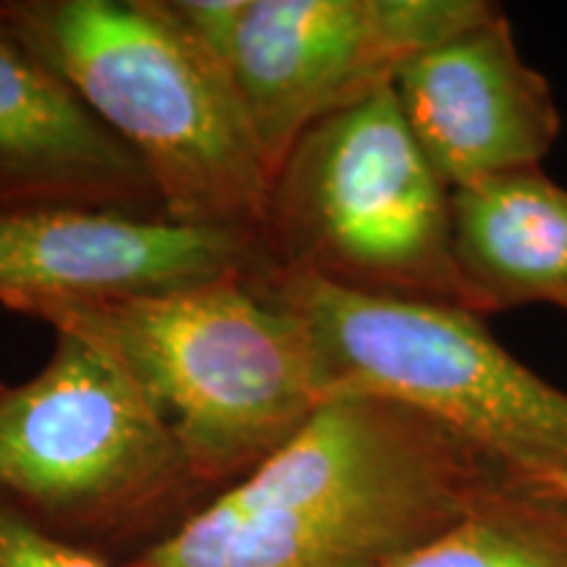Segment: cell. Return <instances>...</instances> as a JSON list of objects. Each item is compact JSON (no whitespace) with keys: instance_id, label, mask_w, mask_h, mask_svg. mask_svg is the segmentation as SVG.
I'll list each match as a JSON object with an SVG mask.
<instances>
[{"instance_id":"6da1fadb","label":"cell","mask_w":567,"mask_h":567,"mask_svg":"<svg viewBox=\"0 0 567 567\" xmlns=\"http://www.w3.org/2000/svg\"><path fill=\"white\" fill-rule=\"evenodd\" d=\"M515 478L423 410L334 396L258 471L122 567H392Z\"/></svg>"},{"instance_id":"7a4b0ae2","label":"cell","mask_w":567,"mask_h":567,"mask_svg":"<svg viewBox=\"0 0 567 567\" xmlns=\"http://www.w3.org/2000/svg\"><path fill=\"white\" fill-rule=\"evenodd\" d=\"M187 226H258L274 172L231 74L172 0H0Z\"/></svg>"},{"instance_id":"3957f363","label":"cell","mask_w":567,"mask_h":567,"mask_svg":"<svg viewBox=\"0 0 567 567\" xmlns=\"http://www.w3.org/2000/svg\"><path fill=\"white\" fill-rule=\"evenodd\" d=\"M21 316L109 354L213 496L292 442L323 402L300 318L247 281L61 297Z\"/></svg>"},{"instance_id":"277c9868","label":"cell","mask_w":567,"mask_h":567,"mask_svg":"<svg viewBox=\"0 0 567 567\" xmlns=\"http://www.w3.org/2000/svg\"><path fill=\"white\" fill-rule=\"evenodd\" d=\"M53 334L32 379L0 381V496L122 567L213 494L130 375L84 339Z\"/></svg>"},{"instance_id":"5b68a950","label":"cell","mask_w":567,"mask_h":567,"mask_svg":"<svg viewBox=\"0 0 567 567\" xmlns=\"http://www.w3.org/2000/svg\"><path fill=\"white\" fill-rule=\"evenodd\" d=\"M260 237L274 271L476 313L455 252L452 189L415 142L392 84L295 142L274 174Z\"/></svg>"},{"instance_id":"8992f818","label":"cell","mask_w":567,"mask_h":567,"mask_svg":"<svg viewBox=\"0 0 567 567\" xmlns=\"http://www.w3.org/2000/svg\"><path fill=\"white\" fill-rule=\"evenodd\" d=\"M255 289L300 318L323 402H405L517 478L567 473V392L496 342L486 318L352 295L302 274L274 271Z\"/></svg>"},{"instance_id":"52a82bcc","label":"cell","mask_w":567,"mask_h":567,"mask_svg":"<svg viewBox=\"0 0 567 567\" xmlns=\"http://www.w3.org/2000/svg\"><path fill=\"white\" fill-rule=\"evenodd\" d=\"M231 74L276 174L310 126L499 11L492 0H172Z\"/></svg>"},{"instance_id":"ba28073f","label":"cell","mask_w":567,"mask_h":567,"mask_svg":"<svg viewBox=\"0 0 567 567\" xmlns=\"http://www.w3.org/2000/svg\"><path fill=\"white\" fill-rule=\"evenodd\" d=\"M274 274L258 226H187L69 205L0 203V305L161 295Z\"/></svg>"},{"instance_id":"9c48e42d","label":"cell","mask_w":567,"mask_h":567,"mask_svg":"<svg viewBox=\"0 0 567 567\" xmlns=\"http://www.w3.org/2000/svg\"><path fill=\"white\" fill-rule=\"evenodd\" d=\"M392 87L452 193L542 172L563 130L549 80L523 59L502 9L408 61Z\"/></svg>"},{"instance_id":"30bf717a","label":"cell","mask_w":567,"mask_h":567,"mask_svg":"<svg viewBox=\"0 0 567 567\" xmlns=\"http://www.w3.org/2000/svg\"><path fill=\"white\" fill-rule=\"evenodd\" d=\"M0 203L168 218L145 163L3 17Z\"/></svg>"},{"instance_id":"8fae6325","label":"cell","mask_w":567,"mask_h":567,"mask_svg":"<svg viewBox=\"0 0 567 567\" xmlns=\"http://www.w3.org/2000/svg\"><path fill=\"white\" fill-rule=\"evenodd\" d=\"M460 274L481 318L517 308L567 316V187L544 172L452 193Z\"/></svg>"},{"instance_id":"7c38bea8","label":"cell","mask_w":567,"mask_h":567,"mask_svg":"<svg viewBox=\"0 0 567 567\" xmlns=\"http://www.w3.org/2000/svg\"><path fill=\"white\" fill-rule=\"evenodd\" d=\"M392 567H567V499L515 478Z\"/></svg>"},{"instance_id":"4fadbf2b","label":"cell","mask_w":567,"mask_h":567,"mask_svg":"<svg viewBox=\"0 0 567 567\" xmlns=\"http://www.w3.org/2000/svg\"><path fill=\"white\" fill-rule=\"evenodd\" d=\"M0 567H116L53 536L0 496Z\"/></svg>"},{"instance_id":"5bb4252c","label":"cell","mask_w":567,"mask_h":567,"mask_svg":"<svg viewBox=\"0 0 567 567\" xmlns=\"http://www.w3.org/2000/svg\"><path fill=\"white\" fill-rule=\"evenodd\" d=\"M528 484H534L538 488H544V492L567 499V473H547V476H534V478H528Z\"/></svg>"}]
</instances>
